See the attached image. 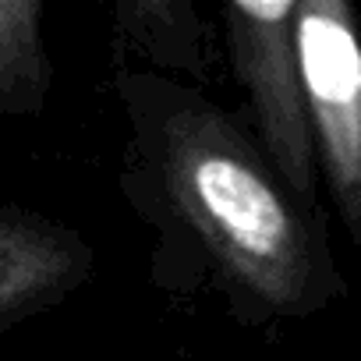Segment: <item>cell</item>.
I'll use <instances>...</instances> for the list:
<instances>
[{
  "label": "cell",
  "instance_id": "6da1fadb",
  "mask_svg": "<svg viewBox=\"0 0 361 361\" xmlns=\"http://www.w3.org/2000/svg\"><path fill=\"white\" fill-rule=\"evenodd\" d=\"M131 145L124 188L163 234L159 255L185 245L245 319L312 315L340 294L308 209L283 188L259 142L195 85L117 75Z\"/></svg>",
  "mask_w": 361,
  "mask_h": 361
},
{
  "label": "cell",
  "instance_id": "7a4b0ae2",
  "mask_svg": "<svg viewBox=\"0 0 361 361\" xmlns=\"http://www.w3.org/2000/svg\"><path fill=\"white\" fill-rule=\"evenodd\" d=\"M224 39L231 68L252 103L266 163L283 180V188L312 209L319 192V163L298 61V0L224 4Z\"/></svg>",
  "mask_w": 361,
  "mask_h": 361
},
{
  "label": "cell",
  "instance_id": "3957f363",
  "mask_svg": "<svg viewBox=\"0 0 361 361\" xmlns=\"http://www.w3.org/2000/svg\"><path fill=\"white\" fill-rule=\"evenodd\" d=\"M298 61L315 163L361 248V36L343 0H298Z\"/></svg>",
  "mask_w": 361,
  "mask_h": 361
},
{
  "label": "cell",
  "instance_id": "277c9868",
  "mask_svg": "<svg viewBox=\"0 0 361 361\" xmlns=\"http://www.w3.org/2000/svg\"><path fill=\"white\" fill-rule=\"evenodd\" d=\"M92 269L96 252L75 227L0 206V333L68 301Z\"/></svg>",
  "mask_w": 361,
  "mask_h": 361
},
{
  "label": "cell",
  "instance_id": "5b68a950",
  "mask_svg": "<svg viewBox=\"0 0 361 361\" xmlns=\"http://www.w3.org/2000/svg\"><path fill=\"white\" fill-rule=\"evenodd\" d=\"M39 0H0V117H39L54 89Z\"/></svg>",
  "mask_w": 361,
  "mask_h": 361
},
{
  "label": "cell",
  "instance_id": "8992f818",
  "mask_svg": "<svg viewBox=\"0 0 361 361\" xmlns=\"http://www.w3.org/2000/svg\"><path fill=\"white\" fill-rule=\"evenodd\" d=\"M117 29L131 36V43L156 64L185 68L199 78H209V57L202 50L206 25L188 4H173V0L117 4Z\"/></svg>",
  "mask_w": 361,
  "mask_h": 361
}]
</instances>
